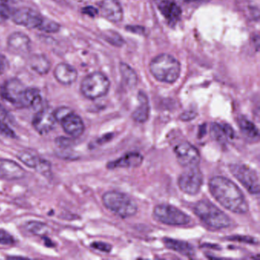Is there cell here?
<instances>
[{
  "instance_id": "obj_1",
  "label": "cell",
  "mask_w": 260,
  "mask_h": 260,
  "mask_svg": "<svg viewBox=\"0 0 260 260\" xmlns=\"http://www.w3.org/2000/svg\"><path fill=\"white\" fill-rule=\"evenodd\" d=\"M210 192L222 206L235 214H246L249 205L244 194L231 179L224 176H213L208 182Z\"/></svg>"
},
{
  "instance_id": "obj_2",
  "label": "cell",
  "mask_w": 260,
  "mask_h": 260,
  "mask_svg": "<svg viewBox=\"0 0 260 260\" xmlns=\"http://www.w3.org/2000/svg\"><path fill=\"white\" fill-rule=\"evenodd\" d=\"M150 70L156 80L164 83H173L180 75L181 65L173 56L162 54L150 62Z\"/></svg>"
},
{
  "instance_id": "obj_3",
  "label": "cell",
  "mask_w": 260,
  "mask_h": 260,
  "mask_svg": "<svg viewBox=\"0 0 260 260\" xmlns=\"http://www.w3.org/2000/svg\"><path fill=\"white\" fill-rule=\"evenodd\" d=\"M194 213L210 228L213 229L221 230L229 228L232 221L228 214H225L220 208L208 202L203 200L198 202L194 205Z\"/></svg>"
},
{
  "instance_id": "obj_4",
  "label": "cell",
  "mask_w": 260,
  "mask_h": 260,
  "mask_svg": "<svg viewBox=\"0 0 260 260\" xmlns=\"http://www.w3.org/2000/svg\"><path fill=\"white\" fill-rule=\"evenodd\" d=\"M103 205L121 218L133 217L138 212V205L127 194L118 191H109L103 196Z\"/></svg>"
},
{
  "instance_id": "obj_5",
  "label": "cell",
  "mask_w": 260,
  "mask_h": 260,
  "mask_svg": "<svg viewBox=\"0 0 260 260\" xmlns=\"http://www.w3.org/2000/svg\"><path fill=\"white\" fill-rule=\"evenodd\" d=\"M110 87V82L104 74L94 72L86 76L81 82L80 91L83 96L94 100L101 98L108 93Z\"/></svg>"
},
{
  "instance_id": "obj_6",
  "label": "cell",
  "mask_w": 260,
  "mask_h": 260,
  "mask_svg": "<svg viewBox=\"0 0 260 260\" xmlns=\"http://www.w3.org/2000/svg\"><path fill=\"white\" fill-rule=\"evenodd\" d=\"M156 220L164 224L170 226H184L191 222V217L183 211L173 205L161 204L153 209Z\"/></svg>"
},
{
  "instance_id": "obj_7",
  "label": "cell",
  "mask_w": 260,
  "mask_h": 260,
  "mask_svg": "<svg viewBox=\"0 0 260 260\" xmlns=\"http://www.w3.org/2000/svg\"><path fill=\"white\" fill-rule=\"evenodd\" d=\"M229 168L233 176L250 194H257L259 193V179L258 174L253 169L245 164H231Z\"/></svg>"
},
{
  "instance_id": "obj_8",
  "label": "cell",
  "mask_w": 260,
  "mask_h": 260,
  "mask_svg": "<svg viewBox=\"0 0 260 260\" xmlns=\"http://www.w3.org/2000/svg\"><path fill=\"white\" fill-rule=\"evenodd\" d=\"M203 184V175L198 167L187 168L178 179V185L181 191L189 196H196Z\"/></svg>"
},
{
  "instance_id": "obj_9",
  "label": "cell",
  "mask_w": 260,
  "mask_h": 260,
  "mask_svg": "<svg viewBox=\"0 0 260 260\" xmlns=\"http://www.w3.org/2000/svg\"><path fill=\"white\" fill-rule=\"evenodd\" d=\"M25 86L18 79H10L7 80L1 88L0 95L17 108H22V100L25 93Z\"/></svg>"
},
{
  "instance_id": "obj_10",
  "label": "cell",
  "mask_w": 260,
  "mask_h": 260,
  "mask_svg": "<svg viewBox=\"0 0 260 260\" xmlns=\"http://www.w3.org/2000/svg\"><path fill=\"white\" fill-rule=\"evenodd\" d=\"M174 153L178 162L182 167L190 168L198 167L200 162V153L194 146L187 141L175 146Z\"/></svg>"
},
{
  "instance_id": "obj_11",
  "label": "cell",
  "mask_w": 260,
  "mask_h": 260,
  "mask_svg": "<svg viewBox=\"0 0 260 260\" xmlns=\"http://www.w3.org/2000/svg\"><path fill=\"white\" fill-rule=\"evenodd\" d=\"M43 19V16L39 12L28 7L14 10L12 15V19L15 23L29 29H38Z\"/></svg>"
},
{
  "instance_id": "obj_12",
  "label": "cell",
  "mask_w": 260,
  "mask_h": 260,
  "mask_svg": "<svg viewBox=\"0 0 260 260\" xmlns=\"http://www.w3.org/2000/svg\"><path fill=\"white\" fill-rule=\"evenodd\" d=\"M55 115L54 111L48 108L41 109L34 116L32 121V125L36 132L40 135H45L49 134L54 130L56 126Z\"/></svg>"
},
{
  "instance_id": "obj_13",
  "label": "cell",
  "mask_w": 260,
  "mask_h": 260,
  "mask_svg": "<svg viewBox=\"0 0 260 260\" xmlns=\"http://www.w3.org/2000/svg\"><path fill=\"white\" fill-rule=\"evenodd\" d=\"M7 48L15 55H28L31 49V42L27 35L19 31L12 33L7 39Z\"/></svg>"
},
{
  "instance_id": "obj_14",
  "label": "cell",
  "mask_w": 260,
  "mask_h": 260,
  "mask_svg": "<svg viewBox=\"0 0 260 260\" xmlns=\"http://www.w3.org/2000/svg\"><path fill=\"white\" fill-rule=\"evenodd\" d=\"M26 176V171L15 161L0 158V179L7 181L19 180Z\"/></svg>"
},
{
  "instance_id": "obj_15",
  "label": "cell",
  "mask_w": 260,
  "mask_h": 260,
  "mask_svg": "<svg viewBox=\"0 0 260 260\" xmlns=\"http://www.w3.org/2000/svg\"><path fill=\"white\" fill-rule=\"evenodd\" d=\"M63 131L71 138H80L85 131V124L80 115L74 112H70L60 121Z\"/></svg>"
},
{
  "instance_id": "obj_16",
  "label": "cell",
  "mask_w": 260,
  "mask_h": 260,
  "mask_svg": "<svg viewBox=\"0 0 260 260\" xmlns=\"http://www.w3.org/2000/svg\"><path fill=\"white\" fill-rule=\"evenodd\" d=\"M144 156L138 152H129L116 160L107 164L109 170L118 168H137L142 164Z\"/></svg>"
},
{
  "instance_id": "obj_17",
  "label": "cell",
  "mask_w": 260,
  "mask_h": 260,
  "mask_svg": "<svg viewBox=\"0 0 260 260\" xmlns=\"http://www.w3.org/2000/svg\"><path fill=\"white\" fill-rule=\"evenodd\" d=\"M54 77L57 82L64 86L73 84L77 80L78 73L77 70L66 63H60L57 65L54 71Z\"/></svg>"
},
{
  "instance_id": "obj_18",
  "label": "cell",
  "mask_w": 260,
  "mask_h": 260,
  "mask_svg": "<svg viewBox=\"0 0 260 260\" xmlns=\"http://www.w3.org/2000/svg\"><path fill=\"white\" fill-rule=\"evenodd\" d=\"M103 17L112 22H118L122 19L123 10L117 0H103L101 4Z\"/></svg>"
},
{
  "instance_id": "obj_19",
  "label": "cell",
  "mask_w": 260,
  "mask_h": 260,
  "mask_svg": "<svg viewBox=\"0 0 260 260\" xmlns=\"http://www.w3.org/2000/svg\"><path fill=\"white\" fill-rule=\"evenodd\" d=\"M158 8L170 23H176L180 19L182 10L173 0H160L158 3Z\"/></svg>"
},
{
  "instance_id": "obj_20",
  "label": "cell",
  "mask_w": 260,
  "mask_h": 260,
  "mask_svg": "<svg viewBox=\"0 0 260 260\" xmlns=\"http://www.w3.org/2000/svg\"><path fill=\"white\" fill-rule=\"evenodd\" d=\"M211 135L217 142L225 144L229 140L234 139L235 135L232 127L228 124L212 123L211 125Z\"/></svg>"
},
{
  "instance_id": "obj_21",
  "label": "cell",
  "mask_w": 260,
  "mask_h": 260,
  "mask_svg": "<svg viewBox=\"0 0 260 260\" xmlns=\"http://www.w3.org/2000/svg\"><path fill=\"white\" fill-rule=\"evenodd\" d=\"M140 105L132 114V118L137 122L144 123L148 119L150 115V104L145 93L140 92L138 94Z\"/></svg>"
},
{
  "instance_id": "obj_22",
  "label": "cell",
  "mask_w": 260,
  "mask_h": 260,
  "mask_svg": "<svg viewBox=\"0 0 260 260\" xmlns=\"http://www.w3.org/2000/svg\"><path fill=\"white\" fill-rule=\"evenodd\" d=\"M28 64L31 70L40 74L45 75L48 74L51 70V62L48 57L43 54H33L28 59Z\"/></svg>"
},
{
  "instance_id": "obj_23",
  "label": "cell",
  "mask_w": 260,
  "mask_h": 260,
  "mask_svg": "<svg viewBox=\"0 0 260 260\" xmlns=\"http://www.w3.org/2000/svg\"><path fill=\"white\" fill-rule=\"evenodd\" d=\"M164 243L168 249L179 252L185 256H193L194 255V247L188 242L174 239L164 238Z\"/></svg>"
},
{
  "instance_id": "obj_24",
  "label": "cell",
  "mask_w": 260,
  "mask_h": 260,
  "mask_svg": "<svg viewBox=\"0 0 260 260\" xmlns=\"http://www.w3.org/2000/svg\"><path fill=\"white\" fill-rule=\"evenodd\" d=\"M40 91L36 88H26L22 100V108L37 107L42 103Z\"/></svg>"
},
{
  "instance_id": "obj_25",
  "label": "cell",
  "mask_w": 260,
  "mask_h": 260,
  "mask_svg": "<svg viewBox=\"0 0 260 260\" xmlns=\"http://www.w3.org/2000/svg\"><path fill=\"white\" fill-rule=\"evenodd\" d=\"M25 230L33 235L45 237L51 231V228L44 222L39 220H30L25 225Z\"/></svg>"
},
{
  "instance_id": "obj_26",
  "label": "cell",
  "mask_w": 260,
  "mask_h": 260,
  "mask_svg": "<svg viewBox=\"0 0 260 260\" xmlns=\"http://www.w3.org/2000/svg\"><path fill=\"white\" fill-rule=\"evenodd\" d=\"M238 125L242 133L249 139H258L259 136L256 126L246 118H241L238 120Z\"/></svg>"
},
{
  "instance_id": "obj_27",
  "label": "cell",
  "mask_w": 260,
  "mask_h": 260,
  "mask_svg": "<svg viewBox=\"0 0 260 260\" xmlns=\"http://www.w3.org/2000/svg\"><path fill=\"white\" fill-rule=\"evenodd\" d=\"M18 159L30 168L36 169L42 158L31 150H22L17 154Z\"/></svg>"
},
{
  "instance_id": "obj_28",
  "label": "cell",
  "mask_w": 260,
  "mask_h": 260,
  "mask_svg": "<svg viewBox=\"0 0 260 260\" xmlns=\"http://www.w3.org/2000/svg\"><path fill=\"white\" fill-rule=\"evenodd\" d=\"M120 72L123 80L129 87H135L138 83V76L135 71L128 65L124 63L120 64Z\"/></svg>"
},
{
  "instance_id": "obj_29",
  "label": "cell",
  "mask_w": 260,
  "mask_h": 260,
  "mask_svg": "<svg viewBox=\"0 0 260 260\" xmlns=\"http://www.w3.org/2000/svg\"><path fill=\"white\" fill-rule=\"evenodd\" d=\"M38 29L46 33H56L60 31V25L54 21L44 18Z\"/></svg>"
},
{
  "instance_id": "obj_30",
  "label": "cell",
  "mask_w": 260,
  "mask_h": 260,
  "mask_svg": "<svg viewBox=\"0 0 260 260\" xmlns=\"http://www.w3.org/2000/svg\"><path fill=\"white\" fill-rule=\"evenodd\" d=\"M36 172L45 176L47 179H51L52 177V170L51 164L49 161L45 159H41L40 162L38 164L37 167L35 169Z\"/></svg>"
},
{
  "instance_id": "obj_31",
  "label": "cell",
  "mask_w": 260,
  "mask_h": 260,
  "mask_svg": "<svg viewBox=\"0 0 260 260\" xmlns=\"http://www.w3.org/2000/svg\"><path fill=\"white\" fill-rule=\"evenodd\" d=\"M75 138H66V137H58L56 138L55 143L60 149H70L75 144Z\"/></svg>"
},
{
  "instance_id": "obj_32",
  "label": "cell",
  "mask_w": 260,
  "mask_h": 260,
  "mask_svg": "<svg viewBox=\"0 0 260 260\" xmlns=\"http://www.w3.org/2000/svg\"><path fill=\"white\" fill-rule=\"evenodd\" d=\"M13 13V10L10 8V6L0 4V24L7 22L10 17H12Z\"/></svg>"
},
{
  "instance_id": "obj_33",
  "label": "cell",
  "mask_w": 260,
  "mask_h": 260,
  "mask_svg": "<svg viewBox=\"0 0 260 260\" xmlns=\"http://www.w3.org/2000/svg\"><path fill=\"white\" fill-rule=\"evenodd\" d=\"M16 243L14 237L10 233L4 229H0V244L13 245Z\"/></svg>"
},
{
  "instance_id": "obj_34",
  "label": "cell",
  "mask_w": 260,
  "mask_h": 260,
  "mask_svg": "<svg viewBox=\"0 0 260 260\" xmlns=\"http://www.w3.org/2000/svg\"><path fill=\"white\" fill-rule=\"evenodd\" d=\"M91 247L106 253L110 252L112 249V246L110 244L104 242H94L91 244Z\"/></svg>"
},
{
  "instance_id": "obj_35",
  "label": "cell",
  "mask_w": 260,
  "mask_h": 260,
  "mask_svg": "<svg viewBox=\"0 0 260 260\" xmlns=\"http://www.w3.org/2000/svg\"><path fill=\"white\" fill-rule=\"evenodd\" d=\"M0 134H2L4 136L9 137L10 138H16L15 132L1 120H0Z\"/></svg>"
},
{
  "instance_id": "obj_36",
  "label": "cell",
  "mask_w": 260,
  "mask_h": 260,
  "mask_svg": "<svg viewBox=\"0 0 260 260\" xmlns=\"http://www.w3.org/2000/svg\"><path fill=\"white\" fill-rule=\"evenodd\" d=\"M73 110H71L70 108L68 107H59L58 109H56L55 111H54V115H55L56 119H57V121H61L67 115L70 113V112H72Z\"/></svg>"
},
{
  "instance_id": "obj_37",
  "label": "cell",
  "mask_w": 260,
  "mask_h": 260,
  "mask_svg": "<svg viewBox=\"0 0 260 260\" xmlns=\"http://www.w3.org/2000/svg\"><path fill=\"white\" fill-rule=\"evenodd\" d=\"M10 68V62L4 54H0V76L4 75Z\"/></svg>"
},
{
  "instance_id": "obj_38",
  "label": "cell",
  "mask_w": 260,
  "mask_h": 260,
  "mask_svg": "<svg viewBox=\"0 0 260 260\" xmlns=\"http://www.w3.org/2000/svg\"><path fill=\"white\" fill-rule=\"evenodd\" d=\"M106 38H107V39H107V41H109V42H111L112 45H122V39H121V36H118L117 33L111 32L110 34L108 33L107 36H106Z\"/></svg>"
},
{
  "instance_id": "obj_39",
  "label": "cell",
  "mask_w": 260,
  "mask_h": 260,
  "mask_svg": "<svg viewBox=\"0 0 260 260\" xmlns=\"http://www.w3.org/2000/svg\"><path fill=\"white\" fill-rule=\"evenodd\" d=\"M231 240H238V241L243 242V243H251V244H257L258 240L256 239L252 238L251 237H246V236H234L231 237Z\"/></svg>"
},
{
  "instance_id": "obj_40",
  "label": "cell",
  "mask_w": 260,
  "mask_h": 260,
  "mask_svg": "<svg viewBox=\"0 0 260 260\" xmlns=\"http://www.w3.org/2000/svg\"><path fill=\"white\" fill-rule=\"evenodd\" d=\"M83 14L87 15L91 17H95L98 14V10L93 7H86L83 9Z\"/></svg>"
},
{
  "instance_id": "obj_41",
  "label": "cell",
  "mask_w": 260,
  "mask_h": 260,
  "mask_svg": "<svg viewBox=\"0 0 260 260\" xmlns=\"http://www.w3.org/2000/svg\"><path fill=\"white\" fill-rule=\"evenodd\" d=\"M194 116H196V114L194 112H186L182 115V118L185 121H189V119L194 118Z\"/></svg>"
},
{
  "instance_id": "obj_42",
  "label": "cell",
  "mask_w": 260,
  "mask_h": 260,
  "mask_svg": "<svg viewBox=\"0 0 260 260\" xmlns=\"http://www.w3.org/2000/svg\"><path fill=\"white\" fill-rule=\"evenodd\" d=\"M42 238H43L44 241H45V246H48V247H54L55 246V244L53 243L52 240L47 237L46 236L42 237Z\"/></svg>"
},
{
  "instance_id": "obj_43",
  "label": "cell",
  "mask_w": 260,
  "mask_h": 260,
  "mask_svg": "<svg viewBox=\"0 0 260 260\" xmlns=\"http://www.w3.org/2000/svg\"><path fill=\"white\" fill-rule=\"evenodd\" d=\"M19 0H0V4L2 5H10V4H17Z\"/></svg>"
}]
</instances>
